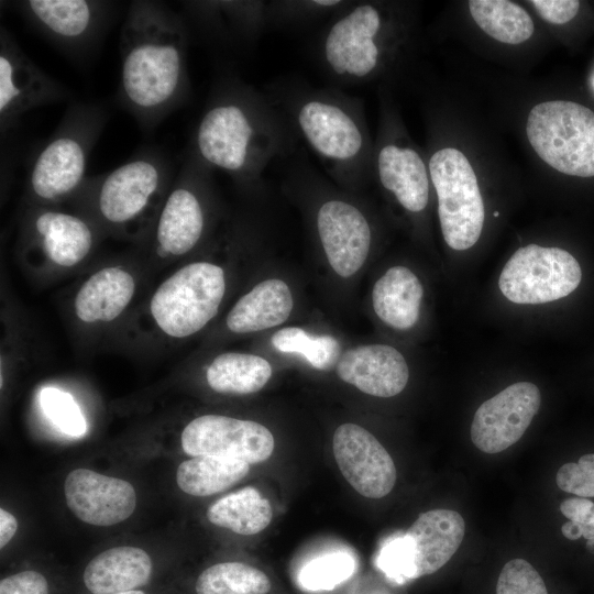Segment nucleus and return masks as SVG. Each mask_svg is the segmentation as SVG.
<instances>
[{"label":"nucleus","instance_id":"obj_30","mask_svg":"<svg viewBox=\"0 0 594 594\" xmlns=\"http://www.w3.org/2000/svg\"><path fill=\"white\" fill-rule=\"evenodd\" d=\"M250 471V464L235 459L193 457L177 468L178 487L193 496H209L229 488Z\"/></svg>","mask_w":594,"mask_h":594},{"label":"nucleus","instance_id":"obj_27","mask_svg":"<svg viewBox=\"0 0 594 594\" xmlns=\"http://www.w3.org/2000/svg\"><path fill=\"white\" fill-rule=\"evenodd\" d=\"M422 296L419 278L405 266H394L373 287V309L387 326L406 330L419 318Z\"/></svg>","mask_w":594,"mask_h":594},{"label":"nucleus","instance_id":"obj_7","mask_svg":"<svg viewBox=\"0 0 594 594\" xmlns=\"http://www.w3.org/2000/svg\"><path fill=\"white\" fill-rule=\"evenodd\" d=\"M211 172L190 151L177 172L138 254L147 268H164L195 252L209 234Z\"/></svg>","mask_w":594,"mask_h":594},{"label":"nucleus","instance_id":"obj_9","mask_svg":"<svg viewBox=\"0 0 594 594\" xmlns=\"http://www.w3.org/2000/svg\"><path fill=\"white\" fill-rule=\"evenodd\" d=\"M103 238L92 221L74 210L25 205L16 252L28 268L52 277L84 266Z\"/></svg>","mask_w":594,"mask_h":594},{"label":"nucleus","instance_id":"obj_6","mask_svg":"<svg viewBox=\"0 0 594 594\" xmlns=\"http://www.w3.org/2000/svg\"><path fill=\"white\" fill-rule=\"evenodd\" d=\"M108 121L96 103L72 105L30 164L25 205L62 206L86 179L89 154Z\"/></svg>","mask_w":594,"mask_h":594},{"label":"nucleus","instance_id":"obj_8","mask_svg":"<svg viewBox=\"0 0 594 594\" xmlns=\"http://www.w3.org/2000/svg\"><path fill=\"white\" fill-rule=\"evenodd\" d=\"M392 21L377 2L350 1L321 31L316 56L337 85L358 86L385 66Z\"/></svg>","mask_w":594,"mask_h":594},{"label":"nucleus","instance_id":"obj_15","mask_svg":"<svg viewBox=\"0 0 594 594\" xmlns=\"http://www.w3.org/2000/svg\"><path fill=\"white\" fill-rule=\"evenodd\" d=\"M24 19L70 55H82L101 38L110 3L91 0H28L15 2Z\"/></svg>","mask_w":594,"mask_h":594},{"label":"nucleus","instance_id":"obj_4","mask_svg":"<svg viewBox=\"0 0 594 594\" xmlns=\"http://www.w3.org/2000/svg\"><path fill=\"white\" fill-rule=\"evenodd\" d=\"M170 162L144 148L117 168L86 177L70 198L74 211L105 234L133 241L147 239L175 178Z\"/></svg>","mask_w":594,"mask_h":594},{"label":"nucleus","instance_id":"obj_5","mask_svg":"<svg viewBox=\"0 0 594 594\" xmlns=\"http://www.w3.org/2000/svg\"><path fill=\"white\" fill-rule=\"evenodd\" d=\"M226 292L222 265L208 260L185 262L128 315L121 326L124 342L164 349L191 338L217 316Z\"/></svg>","mask_w":594,"mask_h":594},{"label":"nucleus","instance_id":"obj_19","mask_svg":"<svg viewBox=\"0 0 594 594\" xmlns=\"http://www.w3.org/2000/svg\"><path fill=\"white\" fill-rule=\"evenodd\" d=\"M540 403L537 385L518 382L507 386L475 411L471 425L472 442L490 454L506 450L522 437Z\"/></svg>","mask_w":594,"mask_h":594},{"label":"nucleus","instance_id":"obj_39","mask_svg":"<svg viewBox=\"0 0 594 594\" xmlns=\"http://www.w3.org/2000/svg\"><path fill=\"white\" fill-rule=\"evenodd\" d=\"M529 3L543 20L552 24L571 21L580 9L578 0H531Z\"/></svg>","mask_w":594,"mask_h":594},{"label":"nucleus","instance_id":"obj_40","mask_svg":"<svg viewBox=\"0 0 594 594\" xmlns=\"http://www.w3.org/2000/svg\"><path fill=\"white\" fill-rule=\"evenodd\" d=\"M18 529V521L15 517L8 510L0 509V548L9 543L13 538Z\"/></svg>","mask_w":594,"mask_h":594},{"label":"nucleus","instance_id":"obj_10","mask_svg":"<svg viewBox=\"0 0 594 594\" xmlns=\"http://www.w3.org/2000/svg\"><path fill=\"white\" fill-rule=\"evenodd\" d=\"M526 132L538 156L571 176H594V112L566 100L544 101L528 114Z\"/></svg>","mask_w":594,"mask_h":594},{"label":"nucleus","instance_id":"obj_16","mask_svg":"<svg viewBox=\"0 0 594 594\" xmlns=\"http://www.w3.org/2000/svg\"><path fill=\"white\" fill-rule=\"evenodd\" d=\"M180 444L190 457H219L255 464L272 455L275 440L270 429L256 421L207 414L184 427Z\"/></svg>","mask_w":594,"mask_h":594},{"label":"nucleus","instance_id":"obj_34","mask_svg":"<svg viewBox=\"0 0 594 594\" xmlns=\"http://www.w3.org/2000/svg\"><path fill=\"white\" fill-rule=\"evenodd\" d=\"M38 403L44 416L61 432L70 437H81L86 433L85 416L69 393L46 386L38 394Z\"/></svg>","mask_w":594,"mask_h":594},{"label":"nucleus","instance_id":"obj_32","mask_svg":"<svg viewBox=\"0 0 594 594\" xmlns=\"http://www.w3.org/2000/svg\"><path fill=\"white\" fill-rule=\"evenodd\" d=\"M268 576L242 562H221L206 569L196 581L197 594H267Z\"/></svg>","mask_w":594,"mask_h":594},{"label":"nucleus","instance_id":"obj_26","mask_svg":"<svg viewBox=\"0 0 594 594\" xmlns=\"http://www.w3.org/2000/svg\"><path fill=\"white\" fill-rule=\"evenodd\" d=\"M152 560L141 548L120 546L96 556L84 571V583L92 594H114L145 585Z\"/></svg>","mask_w":594,"mask_h":594},{"label":"nucleus","instance_id":"obj_2","mask_svg":"<svg viewBox=\"0 0 594 594\" xmlns=\"http://www.w3.org/2000/svg\"><path fill=\"white\" fill-rule=\"evenodd\" d=\"M188 33L183 18L157 1L130 3L121 28L120 105L144 130L189 97Z\"/></svg>","mask_w":594,"mask_h":594},{"label":"nucleus","instance_id":"obj_13","mask_svg":"<svg viewBox=\"0 0 594 594\" xmlns=\"http://www.w3.org/2000/svg\"><path fill=\"white\" fill-rule=\"evenodd\" d=\"M141 257L102 263L76 288L70 300L75 326L84 333L100 334L118 328L128 315L141 286Z\"/></svg>","mask_w":594,"mask_h":594},{"label":"nucleus","instance_id":"obj_21","mask_svg":"<svg viewBox=\"0 0 594 594\" xmlns=\"http://www.w3.org/2000/svg\"><path fill=\"white\" fill-rule=\"evenodd\" d=\"M66 504L84 522L108 527L128 519L136 506L134 487L127 481L88 469L72 471L64 484Z\"/></svg>","mask_w":594,"mask_h":594},{"label":"nucleus","instance_id":"obj_23","mask_svg":"<svg viewBox=\"0 0 594 594\" xmlns=\"http://www.w3.org/2000/svg\"><path fill=\"white\" fill-rule=\"evenodd\" d=\"M336 371L341 381L384 398L402 393L409 378L405 358L387 344H365L345 351Z\"/></svg>","mask_w":594,"mask_h":594},{"label":"nucleus","instance_id":"obj_18","mask_svg":"<svg viewBox=\"0 0 594 594\" xmlns=\"http://www.w3.org/2000/svg\"><path fill=\"white\" fill-rule=\"evenodd\" d=\"M67 90L20 48L9 31L0 32V128L12 129L28 111L68 98Z\"/></svg>","mask_w":594,"mask_h":594},{"label":"nucleus","instance_id":"obj_33","mask_svg":"<svg viewBox=\"0 0 594 594\" xmlns=\"http://www.w3.org/2000/svg\"><path fill=\"white\" fill-rule=\"evenodd\" d=\"M271 343L279 352L300 354L312 367L321 371L332 370L341 358V345L334 337L311 334L298 327L276 331Z\"/></svg>","mask_w":594,"mask_h":594},{"label":"nucleus","instance_id":"obj_35","mask_svg":"<svg viewBox=\"0 0 594 594\" xmlns=\"http://www.w3.org/2000/svg\"><path fill=\"white\" fill-rule=\"evenodd\" d=\"M350 1L342 0H275L268 1L271 24L274 26L299 25L332 18Z\"/></svg>","mask_w":594,"mask_h":594},{"label":"nucleus","instance_id":"obj_22","mask_svg":"<svg viewBox=\"0 0 594 594\" xmlns=\"http://www.w3.org/2000/svg\"><path fill=\"white\" fill-rule=\"evenodd\" d=\"M372 173L384 190L407 211L419 213L429 201L430 179L420 154L410 145L384 141L374 146Z\"/></svg>","mask_w":594,"mask_h":594},{"label":"nucleus","instance_id":"obj_36","mask_svg":"<svg viewBox=\"0 0 594 594\" xmlns=\"http://www.w3.org/2000/svg\"><path fill=\"white\" fill-rule=\"evenodd\" d=\"M353 566V560L345 553L328 554L307 564L299 580L308 590H329L348 579Z\"/></svg>","mask_w":594,"mask_h":594},{"label":"nucleus","instance_id":"obj_28","mask_svg":"<svg viewBox=\"0 0 594 594\" xmlns=\"http://www.w3.org/2000/svg\"><path fill=\"white\" fill-rule=\"evenodd\" d=\"M208 386L220 394L249 395L261 391L272 376L270 362L256 354L223 352L205 372Z\"/></svg>","mask_w":594,"mask_h":594},{"label":"nucleus","instance_id":"obj_24","mask_svg":"<svg viewBox=\"0 0 594 594\" xmlns=\"http://www.w3.org/2000/svg\"><path fill=\"white\" fill-rule=\"evenodd\" d=\"M185 12L211 36L252 43L272 28L268 1H186Z\"/></svg>","mask_w":594,"mask_h":594},{"label":"nucleus","instance_id":"obj_25","mask_svg":"<svg viewBox=\"0 0 594 594\" xmlns=\"http://www.w3.org/2000/svg\"><path fill=\"white\" fill-rule=\"evenodd\" d=\"M293 307L288 285L279 278H268L237 300L226 317V327L235 334L263 331L285 322Z\"/></svg>","mask_w":594,"mask_h":594},{"label":"nucleus","instance_id":"obj_29","mask_svg":"<svg viewBox=\"0 0 594 594\" xmlns=\"http://www.w3.org/2000/svg\"><path fill=\"white\" fill-rule=\"evenodd\" d=\"M270 501L253 486H245L215 502L207 509V519L238 535L252 536L272 521Z\"/></svg>","mask_w":594,"mask_h":594},{"label":"nucleus","instance_id":"obj_1","mask_svg":"<svg viewBox=\"0 0 594 594\" xmlns=\"http://www.w3.org/2000/svg\"><path fill=\"white\" fill-rule=\"evenodd\" d=\"M297 141L265 92L227 78L211 92L189 151L210 169L250 187L261 182L271 163L296 154Z\"/></svg>","mask_w":594,"mask_h":594},{"label":"nucleus","instance_id":"obj_12","mask_svg":"<svg viewBox=\"0 0 594 594\" xmlns=\"http://www.w3.org/2000/svg\"><path fill=\"white\" fill-rule=\"evenodd\" d=\"M464 534L465 522L458 512H425L403 537L394 539L383 548L378 565L397 581L432 574L453 557Z\"/></svg>","mask_w":594,"mask_h":594},{"label":"nucleus","instance_id":"obj_37","mask_svg":"<svg viewBox=\"0 0 594 594\" xmlns=\"http://www.w3.org/2000/svg\"><path fill=\"white\" fill-rule=\"evenodd\" d=\"M496 594H548L538 571L524 559H513L502 569Z\"/></svg>","mask_w":594,"mask_h":594},{"label":"nucleus","instance_id":"obj_42","mask_svg":"<svg viewBox=\"0 0 594 594\" xmlns=\"http://www.w3.org/2000/svg\"><path fill=\"white\" fill-rule=\"evenodd\" d=\"M494 217H498V211H495V212H494Z\"/></svg>","mask_w":594,"mask_h":594},{"label":"nucleus","instance_id":"obj_14","mask_svg":"<svg viewBox=\"0 0 594 594\" xmlns=\"http://www.w3.org/2000/svg\"><path fill=\"white\" fill-rule=\"evenodd\" d=\"M581 278V266L568 251L528 244L506 262L498 286L508 300L536 305L566 297L576 289Z\"/></svg>","mask_w":594,"mask_h":594},{"label":"nucleus","instance_id":"obj_38","mask_svg":"<svg viewBox=\"0 0 594 594\" xmlns=\"http://www.w3.org/2000/svg\"><path fill=\"white\" fill-rule=\"evenodd\" d=\"M0 594H48V583L40 572L22 571L1 580Z\"/></svg>","mask_w":594,"mask_h":594},{"label":"nucleus","instance_id":"obj_11","mask_svg":"<svg viewBox=\"0 0 594 594\" xmlns=\"http://www.w3.org/2000/svg\"><path fill=\"white\" fill-rule=\"evenodd\" d=\"M428 167L446 243L457 251L472 248L480 239L485 211L469 160L454 147H443L430 156Z\"/></svg>","mask_w":594,"mask_h":594},{"label":"nucleus","instance_id":"obj_31","mask_svg":"<svg viewBox=\"0 0 594 594\" xmlns=\"http://www.w3.org/2000/svg\"><path fill=\"white\" fill-rule=\"evenodd\" d=\"M469 9L475 23L491 37L506 44H520L531 37L530 15L507 0H471Z\"/></svg>","mask_w":594,"mask_h":594},{"label":"nucleus","instance_id":"obj_3","mask_svg":"<svg viewBox=\"0 0 594 594\" xmlns=\"http://www.w3.org/2000/svg\"><path fill=\"white\" fill-rule=\"evenodd\" d=\"M264 92L338 185L358 189L367 179L374 146L360 99L338 87L287 81Z\"/></svg>","mask_w":594,"mask_h":594},{"label":"nucleus","instance_id":"obj_41","mask_svg":"<svg viewBox=\"0 0 594 594\" xmlns=\"http://www.w3.org/2000/svg\"><path fill=\"white\" fill-rule=\"evenodd\" d=\"M114 594H145V593L140 590H132V591L120 592V593H114Z\"/></svg>","mask_w":594,"mask_h":594},{"label":"nucleus","instance_id":"obj_17","mask_svg":"<svg viewBox=\"0 0 594 594\" xmlns=\"http://www.w3.org/2000/svg\"><path fill=\"white\" fill-rule=\"evenodd\" d=\"M315 229L329 265L341 277L354 275L365 263L373 232L362 208L341 195L321 196Z\"/></svg>","mask_w":594,"mask_h":594},{"label":"nucleus","instance_id":"obj_20","mask_svg":"<svg viewBox=\"0 0 594 594\" xmlns=\"http://www.w3.org/2000/svg\"><path fill=\"white\" fill-rule=\"evenodd\" d=\"M332 451L345 481L367 498H382L396 483L395 463L381 442L365 428L340 425L332 439Z\"/></svg>","mask_w":594,"mask_h":594}]
</instances>
